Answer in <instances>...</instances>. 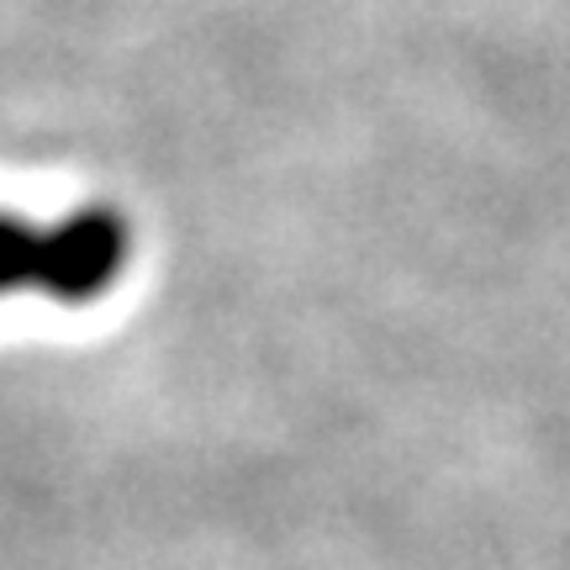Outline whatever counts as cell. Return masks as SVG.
Masks as SVG:
<instances>
[{
    "instance_id": "1",
    "label": "cell",
    "mask_w": 570,
    "mask_h": 570,
    "mask_svg": "<svg viewBox=\"0 0 570 570\" xmlns=\"http://www.w3.org/2000/svg\"><path fill=\"white\" fill-rule=\"evenodd\" d=\"M127 265H132V223L122 217V206H75L69 217L48 223V265L38 296L59 306H90L117 291Z\"/></svg>"
},
{
    "instance_id": "2",
    "label": "cell",
    "mask_w": 570,
    "mask_h": 570,
    "mask_svg": "<svg viewBox=\"0 0 570 570\" xmlns=\"http://www.w3.org/2000/svg\"><path fill=\"white\" fill-rule=\"evenodd\" d=\"M48 265V223L0 212V296L38 291Z\"/></svg>"
}]
</instances>
